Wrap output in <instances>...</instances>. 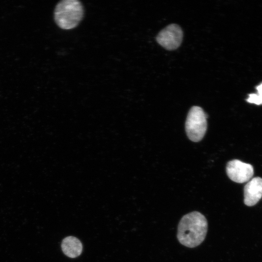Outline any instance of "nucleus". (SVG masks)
Wrapping results in <instances>:
<instances>
[{"instance_id":"nucleus-1","label":"nucleus","mask_w":262,"mask_h":262,"mask_svg":"<svg viewBox=\"0 0 262 262\" xmlns=\"http://www.w3.org/2000/svg\"><path fill=\"white\" fill-rule=\"evenodd\" d=\"M208 222L205 216L194 211L184 215L178 227L177 238L182 245L193 248L199 246L205 239Z\"/></svg>"},{"instance_id":"nucleus-2","label":"nucleus","mask_w":262,"mask_h":262,"mask_svg":"<svg viewBox=\"0 0 262 262\" xmlns=\"http://www.w3.org/2000/svg\"><path fill=\"white\" fill-rule=\"evenodd\" d=\"M83 6L78 0H62L56 5L54 17L61 29L69 30L76 27L82 19Z\"/></svg>"},{"instance_id":"nucleus-3","label":"nucleus","mask_w":262,"mask_h":262,"mask_svg":"<svg viewBox=\"0 0 262 262\" xmlns=\"http://www.w3.org/2000/svg\"><path fill=\"white\" fill-rule=\"evenodd\" d=\"M206 119L201 107L193 106L190 109L185 122L186 132L190 140L196 142L203 138L207 130Z\"/></svg>"},{"instance_id":"nucleus-4","label":"nucleus","mask_w":262,"mask_h":262,"mask_svg":"<svg viewBox=\"0 0 262 262\" xmlns=\"http://www.w3.org/2000/svg\"><path fill=\"white\" fill-rule=\"evenodd\" d=\"M183 33L180 27L175 24H170L162 30L157 35L158 43L168 50H173L180 45Z\"/></svg>"},{"instance_id":"nucleus-5","label":"nucleus","mask_w":262,"mask_h":262,"mask_svg":"<svg viewBox=\"0 0 262 262\" xmlns=\"http://www.w3.org/2000/svg\"><path fill=\"white\" fill-rule=\"evenodd\" d=\"M226 172L232 181L244 183L249 181L252 177L254 170L252 165L235 159L228 163Z\"/></svg>"},{"instance_id":"nucleus-6","label":"nucleus","mask_w":262,"mask_h":262,"mask_svg":"<svg viewBox=\"0 0 262 262\" xmlns=\"http://www.w3.org/2000/svg\"><path fill=\"white\" fill-rule=\"evenodd\" d=\"M244 203L248 206L255 205L262 197V178L255 177L245 186Z\"/></svg>"},{"instance_id":"nucleus-7","label":"nucleus","mask_w":262,"mask_h":262,"mask_svg":"<svg viewBox=\"0 0 262 262\" xmlns=\"http://www.w3.org/2000/svg\"><path fill=\"white\" fill-rule=\"evenodd\" d=\"M61 247L64 253L68 257L74 258L80 256L82 250L81 241L74 236L65 238L62 242Z\"/></svg>"},{"instance_id":"nucleus-8","label":"nucleus","mask_w":262,"mask_h":262,"mask_svg":"<svg viewBox=\"0 0 262 262\" xmlns=\"http://www.w3.org/2000/svg\"><path fill=\"white\" fill-rule=\"evenodd\" d=\"M246 101L249 103L261 105L262 104V97L258 94L252 93L249 95Z\"/></svg>"},{"instance_id":"nucleus-9","label":"nucleus","mask_w":262,"mask_h":262,"mask_svg":"<svg viewBox=\"0 0 262 262\" xmlns=\"http://www.w3.org/2000/svg\"><path fill=\"white\" fill-rule=\"evenodd\" d=\"M256 90L258 92V94L262 97V83L258 85L256 87Z\"/></svg>"}]
</instances>
